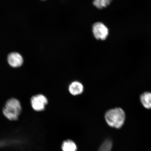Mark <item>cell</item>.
Masks as SVG:
<instances>
[{
    "label": "cell",
    "mask_w": 151,
    "mask_h": 151,
    "mask_svg": "<svg viewBox=\"0 0 151 151\" xmlns=\"http://www.w3.org/2000/svg\"><path fill=\"white\" fill-rule=\"evenodd\" d=\"M22 111V106L20 101L17 99L12 98L6 103L3 112L5 117L8 119L15 121L18 119Z\"/></svg>",
    "instance_id": "2"
},
{
    "label": "cell",
    "mask_w": 151,
    "mask_h": 151,
    "mask_svg": "<svg viewBox=\"0 0 151 151\" xmlns=\"http://www.w3.org/2000/svg\"><path fill=\"white\" fill-rule=\"evenodd\" d=\"M106 122L112 128L119 129L124 124L126 115L123 110L120 108L109 109L105 115Z\"/></svg>",
    "instance_id": "1"
},
{
    "label": "cell",
    "mask_w": 151,
    "mask_h": 151,
    "mask_svg": "<svg viewBox=\"0 0 151 151\" xmlns=\"http://www.w3.org/2000/svg\"><path fill=\"white\" fill-rule=\"evenodd\" d=\"M113 142L110 139H107L102 143L98 151H111Z\"/></svg>",
    "instance_id": "9"
},
{
    "label": "cell",
    "mask_w": 151,
    "mask_h": 151,
    "mask_svg": "<svg viewBox=\"0 0 151 151\" xmlns=\"http://www.w3.org/2000/svg\"><path fill=\"white\" fill-rule=\"evenodd\" d=\"M140 100L142 104L145 108L151 109V93L150 92H145L141 94Z\"/></svg>",
    "instance_id": "7"
},
{
    "label": "cell",
    "mask_w": 151,
    "mask_h": 151,
    "mask_svg": "<svg viewBox=\"0 0 151 151\" xmlns=\"http://www.w3.org/2000/svg\"><path fill=\"white\" fill-rule=\"evenodd\" d=\"M92 32L94 37L98 40H105L109 35L108 28L101 22H96L93 24Z\"/></svg>",
    "instance_id": "3"
},
{
    "label": "cell",
    "mask_w": 151,
    "mask_h": 151,
    "mask_svg": "<svg viewBox=\"0 0 151 151\" xmlns=\"http://www.w3.org/2000/svg\"><path fill=\"white\" fill-rule=\"evenodd\" d=\"M31 103L34 110L40 112L44 110L48 103V100L45 95L39 94L31 98Z\"/></svg>",
    "instance_id": "4"
},
{
    "label": "cell",
    "mask_w": 151,
    "mask_h": 151,
    "mask_svg": "<svg viewBox=\"0 0 151 151\" xmlns=\"http://www.w3.org/2000/svg\"><path fill=\"white\" fill-rule=\"evenodd\" d=\"M112 1V0H94L93 4L97 8L102 9L108 6Z\"/></svg>",
    "instance_id": "10"
},
{
    "label": "cell",
    "mask_w": 151,
    "mask_h": 151,
    "mask_svg": "<svg viewBox=\"0 0 151 151\" xmlns=\"http://www.w3.org/2000/svg\"><path fill=\"white\" fill-rule=\"evenodd\" d=\"M83 85L78 81L73 82L69 85L68 90L70 93L73 96H78L82 94L84 91Z\"/></svg>",
    "instance_id": "6"
},
{
    "label": "cell",
    "mask_w": 151,
    "mask_h": 151,
    "mask_svg": "<svg viewBox=\"0 0 151 151\" xmlns=\"http://www.w3.org/2000/svg\"><path fill=\"white\" fill-rule=\"evenodd\" d=\"M63 151H76L77 147L75 142L71 140L64 142L62 146Z\"/></svg>",
    "instance_id": "8"
},
{
    "label": "cell",
    "mask_w": 151,
    "mask_h": 151,
    "mask_svg": "<svg viewBox=\"0 0 151 151\" xmlns=\"http://www.w3.org/2000/svg\"><path fill=\"white\" fill-rule=\"evenodd\" d=\"M7 62L11 67L14 68L20 67L23 65L24 59L22 56L17 52L9 53L7 57Z\"/></svg>",
    "instance_id": "5"
}]
</instances>
